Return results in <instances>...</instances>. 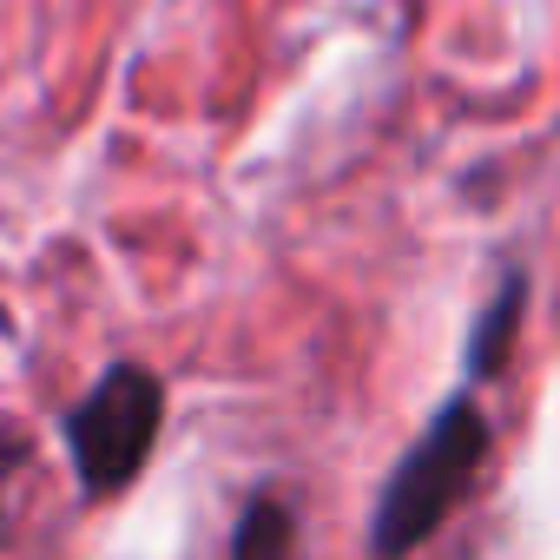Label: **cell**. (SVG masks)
Instances as JSON below:
<instances>
[{
	"label": "cell",
	"mask_w": 560,
	"mask_h": 560,
	"mask_svg": "<svg viewBox=\"0 0 560 560\" xmlns=\"http://www.w3.org/2000/svg\"><path fill=\"white\" fill-rule=\"evenodd\" d=\"M481 462H488V416L468 396H448L429 416V429L416 435V448L396 462V475L370 514V553L409 560L416 547H429V534H442V521L468 501Z\"/></svg>",
	"instance_id": "obj_1"
},
{
	"label": "cell",
	"mask_w": 560,
	"mask_h": 560,
	"mask_svg": "<svg viewBox=\"0 0 560 560\" xmlns=\"http://www.w3.org/2000/svg\"><path fill=\"white\" fill-rule=\"evenodd\" d=\"M67 455L86 501H113L139 481L165 429V383L145 363H113L73 409H67Z\"/></svg>",
	"instance_id": "obj_2"
},
{
	"label": "cell",
	"mask_w": 560,
	"mask_h": 560,
	"mask_svg": "<svg viewBox=\"0 0 560 560\" xmlns=\"http://www.w3.org/2000/svg\"><path fill=\"white\" fill-rule=\"evenodd\" d=\"M521 311H527V277L508 270V277H501V291L488 298V311L475 317V337H468L462 376H475V383L501 376V363H508V350H514V330H521Z\"/></svg>",
	"instance_id": "obj_3"
},
{
	"label": "cell",
	"mask_w": 560,
	"mask_h": 560,
	"mask_svg": "<svg viewBox=\"0 0 560 560\" xmlns=\"http://www.w3.org/2000/svg\"><path fill=\"white\" fill-rule=\"evenodd\" d=\"M224 560H298V514L284 494H250Z\"/></svg>",
	"instance_id": "obj_4"
},
{
	"label": "cell",
	"mask_w": 560,
	"mask_h": 560,
	"mask_svg": "<svg viewBox=\"0 0 560 560\" xmlns=\"http://www.w3.org/2000/svg\"><path fill=\"white\" fill-rule=\"evenodd\" d=\"M21 462H27V435H21L14 422H0V481H8Z\"/></svg>",
	"instance_id": "obj_5"
},
{
	"label": "cell",
	"mask_w": 560,
	"mask_h": 560,
	"mask_svg": "<svg viewBox=\"0 0 560 560\" xmlns=\"http://www.w3.org/2000/svg\"><path fill=\"white\" fill-rule=\"evenodd\" d=\"M0 540H8V508H0Z\"/></svg>",
	"instance_id": "obj_6"
}]
</instances>
